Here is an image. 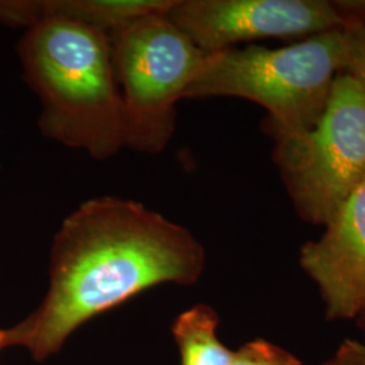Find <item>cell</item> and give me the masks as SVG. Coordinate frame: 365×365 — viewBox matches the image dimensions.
Instances as JSON below:
<instances>
[{
  "instance_id": "cell-8",
  "label": "cell",
  "mask_w": 365,
  "mask_h": 365,
  "mask_svg": "<svg viewBox=\"0 0 365 365\" xmlns=\"http://www.w3.org/2000/svg\"><path fill=\"white\" fill-rule=\"evenodd\" d=\"M173 0H46L0 1V19L27 29L45 19H61L111 36L134 19L170 9Z\"/></svg>"
},
{
  "instance_id": "cell-10",
  "label": "cell",
  "mask_w": 365,
  "mask_h": 365,
  "mask_svg": "<svg viewBox=\"0 0 365 365\" xmlns=\"http://www.w3.org/2000/svg\"><path fill=\"white\" fill-rule=\"evenodd\" d=\"M229 365H303L299 360L265 339H253L233 352Z\"/></svg>"
},
{
  "instance_id": "cell-7",
  "label": "cell",
  "mask_w": 365,
  "mask_h": 365,
  "mask_svg": "<svg viewBox=\"0 0 365 365\" xmlns=\"http://www.w3.org/2000/svg\"><path fill=\"white\" fill-rule=\"evenodd\" d=\"M325 226L300 250V267L319 288L327 317L351 319L365 310V179Z\"/></svg>"
},
{
  "instance_id": "cell-1",
  "label": "cell",
  "mask_w": 365,
  "mask_h": 365,
  "mask_svg": "<svg viewBox=\"0 0 365 365\" xmlns=\"http://www.w3.org/2000/svg\"><path fill=\"white\" fill-rule=\"evenodd\" d=\"M205 259L190 230L143 203L118 196L88 199L61 223L48 292L27 319L6 330L7 345L46 360L78 327L146 289L194 284Z\"/></svg>"
},
{
  "instance_id": "cell-4",
  "label": "cell",
  "mask_w": 365,
  "mask_h": 365,
  "mask_svg": "<svg viewBox=\"0 0 365 365\" xmlns=\"http://www.w3.org/2000/svg\"><path fill=\"white\" fill-rule=\"evenodd\" d=\"M167 10L137 18L110 36L125 148L146 155H158L170 145L176 103L207 54L170 22Z\"/></svg>"
},
{
  "instance_id": "cell-2",
  "label": "cell",
  "mask_w": 365,
  "mask_h": 365,
  "mask_svg": "<svg viewBox=\"0 0 365 365\" xmlns=\"http://www.w3.org/2000/svg\"><path fill=\"white\" fill-rule=\"evenodd\" d=\"M42 103L45 137L103 161L125 148L122 101L110 36L61 19L27 29L19 46Z\"/></svg>"
},
{
  "instance_id": "cell-5",
  "label": "cell",
  "mask_w": 365,
  "mask_h": 365,
  "mask_svg": "<svg viewBox=\"0 0 365 365\" xmlns=\"http://www.w3.org/2000/svg\"><path fill=\"white\" fill-rule=\"evenodd\" d=\"M274 138V161L298 212L327 225L365 179L363 87L339 73L313 128Z\"/></svg>"
},
{
  "instance_id": "cell-12",
  "label": "cell",
  "mask_w": 365,
  "mask_h": 365,
  "mask_svg": "<svg viewBox=\"0 0 365 365\" xmlns=\"http://www.w3.org/2000/svg\"><path fill=\"white\" fill-rule=\"evenodd\" d=\"M327 365H365L364 345L356 341H346Z\"/></svg>"
},
{
  "instance_id": "cell-9",
  "label": "cell",
  "mask_w": 365,
  "mask_h": 365,
  "mask_svg": "<svg viewBox=\"0 0 365 365\" xmlns=\"http://www.w3.org/2000/svg\"><path fill=\"white\" fill-rule=\"evenodd\" d=\"M218 315L206 304L194 306L175 319L172 334L182 365L230 364L233 352L218 339Z\"/></svg>"
},
{
  "instance_id": "cell-3",
  "label": "cell",
  "mask_w": 365,
  "mask_h": 365,
  "mask_svg": "<svg viewBox=\"0 0 365 365\" xmlns=\"http://www.w3.org/2000/svg\"><path fill=\"white\" fill-rule=\"evenodd\" d=\"M348 27L279 49L248 46L207 53L184 99H247L269 113L274 135L309 130L324 113L334 78L345 69Z\"/></svg>"
},
{
  "instance_id": "cell-14",
  "label": "cell",
  "mask_w": 365,
  "mask_h": 365,
  "mask_svg": "<svg viewBox=\"0 0 365 365\" xmlns=\"http://www.w3.org/2000/svg\"><path fill=\"white\" fill-rule=\"evenodd\" d=\"M364 359H365V345H364Z\"/></svg>"
},
{
  "instance_id": "cell-6",
  "label": "cell",
  "mask_w": 365,
  "mask_h": 365,
  "mask_svg": "<svg viewBox=\"0 0 365 365\" xmlns=\"http://www.w3.org/2000/svg\"><path fill=\"white\" fill-rule=\"evenodd\" d=\"M165 15L205 53L348 27L336 6L322 0H173Z\"/></svg>"
},
{
  "instance_id": "cell-11",
  "label": "cell",
  "mask_w": 365,
  "mask_h": 365,
  "mask_svg": "<svg viewBox=\"0 0 365 365\" xmlns=\"http://www.w3.org/2000/svg\"><path fill=\"white\" fill-rule=\"evenodd\" d=\"M351 34V49L342 73L356 78L365 92V27H348Z\"/></svg>"
},
{
  "instance_id": "cell-13",
  "label": "cell",
  "mask_w": 365,
  "mask_h": 365,
  "mask_svg": "<svg viewBox=\"0 0 365 365\" xmlns=\"http://www.w3.org/2000/svg\"><path fill=\"white\" fill-rule=\"evenodd\" d=\"M3 346H7V334L6 330H0V349Z\"/></svg>"
}]
</instances>
